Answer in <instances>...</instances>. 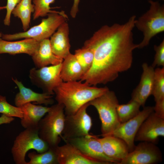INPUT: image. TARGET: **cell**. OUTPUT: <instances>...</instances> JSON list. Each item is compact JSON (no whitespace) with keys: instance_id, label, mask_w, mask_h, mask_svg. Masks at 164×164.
Returning a JSON list of instances; mask_svg holds the SVG:
<instances>
[{"instance_id":"cell-1","label":"cell","mask_w":164,"mask_h":164,"mask_svg":"<svg viewBox=\"0 0 164 164\" xmlns=\"http://www.w3.org/2000/svg\"><path fill=\"white\" fill-rule=\"evenodd\" d=\"M136 17L132 16L124 24L103 26L85 41L84 46L92 50L94 59L81 81L90 86L105 84L131 68L133 51L138 46L134 42L132 32Z\"/></svg>"},{"instance_id":"cell-2","label":"cell","mask_w":164,"mask_h":164,"mask_svg":"<svg viewBox=\"0 0 164 164\" xmlns=\"http://www.w3.org/2000/svg\"><path fill=\"white\" fill-rule=\"evenodd\" d=\"M81 81L63 82L54 90L58 103L63 105L65 115L73 114L85 104L109 90L91 86Z\"/></svg>"},{"instance_id":"cell-3","label":"cell","mask_w":164,"mask_h":164,"mask_svg":"<svg viewBox=\"0 0 164 164\" xmlns=\"http://www.w3.org/2000/svg\"><path fill=\"white\" fill-rule=\"evenodd\" d=\"M65 118L64 106L57 103L50 107L45 116L40 121L38 125L39 135L47 143L49 149L54 150L59 146Z\"/></svg>"},{"instance_id":"cell-4","label":"cell","mask_w":164,"mask_h":164,"mask_svg":"<svg viewBox=\"0 0 164 164\" xmlns=\"http://www.w3.org/2000/svg\"><path fill=\"white\" fill-rule=\"evenodd\" d=\"M149 9L136 19L135 26L142 32L143 39L138 44V48L141 49L149 45L152 38L164 31V6L158 2L151 0Z\"/></svg>"},{"instance_id":"cell-5","label":"cell","mask_w":164,"mask_h":164,"mask_svg":"<svg viewBox=\"0 0 164 164\" xmlns=\"http://www.w3.org/2000/svg\"><path fill=\"white\" fill-rule=\"evenodd\" d=\"M97 110L101 122V135H108L121 123L117 111L119 104L114 92L109 90L89 102Z\"/></svg>"},{"instance_id":"cell-6","label":"cell","mask_w":164,"mask_h":164,"mask_svg":"<svg viewBox=\"0 0 164 164\" xmlns=\"http://www.w3.org/2000/svg\"><path fill=\"white\" fill-rule=\"evenodd\" d=\"M46 18L42 19L38 25L24 32L13 34H2V39L12 41L23 38H32L40 42L49 39L59 26L66 21L67 17L64 12L54 11L49 13Z\"/></svg>"},{"instance_id":"cell-7","label":"cell","mask_w":164,"mask_h":164,"mask_svg":"<svg viewBox=\"0 0 164 164\" xmlns=\"http://www.w3.org/2000/svg\"><path fill=\"white\" fill-rule=\"evenodd\" d=\"M49 149L47 143L39 137L38 128H27L16 137L11 153L15 164H26L25 157L29 151L34 149L37 152L41 153Z\"/></svg>"},{"instance_id":"cell-8","label":"cell","mask_w":164,"mask_h":164,"mask_svg":"<svg viewBox=\"0 0 164 164\" xmlns=\"http://www.w3.org/2000/svg\"><path fill=\"white\" fill-rule=\"evenodd\" d=\"M62 63L39 68H32L29 73L31 82L41 88L43 93L53 95L54 89L63 82L61 76Z\"/></svg>"},{"instance_id":"cell-9","label":"cell","mask_w":164,"mask_h":164,"mask_svg":"<svg viewBox=\"0 0 164 164\" xmlns=\"http://www.w3.org/2000/svg\"><path fill=\"white\" fill-rule=\"evenodd\" d=\"M89 103L80 108L75 114L65 115L62 138L64 141L72 138L88 136L92 125V119L87 112Z\"/></svg>"},{"instance_id":"cell-10","label":"cell","mask_w":164,"mask_h":164,"mask_svg":"<svg viewBox=\"0 0 164 164\" xmlns=\"http://www.w3.org/2000/svg\"><path fill=\"white\" fill-rule=\"evenodd\" d=\"M154 111V107H144L135 117L121 123L108 135H112L123 140L127 144L129 152L134 149L135 138L141 125L147 118Z\"/></svg>"},{"instance_id":"cell-11","label":"cell","mask_w":164,"mask_h":164,"mask_svg":"<svg viewBox=\"0 0 164 164\" xmlns=\"http://www.w3.org/2000/svg\"><path fill=\"white\" fill-rule=\"evenodd\" d=\"M162 161L161 152L155 144L141 142L119 164H155Z\"/></svg>"},{"instance_id":"cell-12","label":"cell","mask_w":164,"mask_h":164,"mask_svg":"<svg viewBox=\"0 0 164 164\" xmlns=\"http://www.w3.org/2000/svg\"><path fill=\"white\" fill-rule=\"evenodd\" d=\"M73 145L86 155L108 164L119 162L108 157L104 153L96 136H88L69 139L65 141Z\"/></svg>"},{"instance_id":"cell-13","label":"cell","mask_w":164,"mask_h":164,"mask_svg":"<svg viewBox=\"0 0 164 164\" xmlns=\"http://www.w3.org/2000/svg\"><path fill=\"white\" fill-rule=\"evenodd\" d=\"M164 136V119L156 115L154 111L144 120L135 135V141L147 142L155 144L159 137Z\"/></svg>"},{"instance_id":"cell-14","label":"cell","mask_w":164,"mask_h":164,"mask_svg":"<svg viewBox=\"0 0 164 164\" xmlns=\"http://www.w3.org/2000/svg\"><path fill=\"white\" fill-rule=\"evenodd\" d=\"M54 150L59 164H108L86 155L68 142Z\"/></svg>"},{"instance_id":"cell-15","label":"cell","mask_w":164,"mask_h":164,"mask_svg":"<svg viewBox=\"0 0 164 164\" xmlns=\"http://www.w3.org/2000/svg\"><path fill=\"white\" fill-rule=\"evenodd\" d=\"M142 67L143 71L140 80L132 93L131 99L138 102L141 106H144L148 98L152 95L155 70L146 63H143Z\"/></svg>"},{"instance_id":"cell-16","label":"cell","mask_w":164,"mask_h":164,"mask_svg":"<svg viewBox=\"0 0 164 164\" xmlns=\"http://www.w3.org/2000/svg\"><path fill=\"white\" fill-rule=\"evenodd\" d=\"M12 80L19 88V91L15 95L14 102L15 106L20 107L24 104L31 102L46 105L53 104L54 101L52 95L43 93H36L31 89L25 87L22 82L16 78Z\"/></svg>"},{"instance_id":"cell-17","label":"cell","mask_w":164,"mask_h":164,"mask_svg":"<svg viewBox=\"0 0 164 164\" xmlns=\"http://www.w3.org/2000/svg\"><path fill=\"white\" fill-rule=\"evenodd\" d=\"M69 33L68 24L66 21L59 26L50 39L53 53L63 60L70 53Z\"/></svg>"},{"instance_id":"cell-18","label":"cell","mask_w":164,"mask_h":164,"mask_svg":"<svg viewBox=\"0 0 164 164\" xmlns=\"http://www.w3.org/2000/svg\"><path fill=\"white\" fill-rule=\"evenodd\" d=\"M97 138L100 142L105 154L110 158L119 162V164L129 152L126 143L118 138L109 135Z\"/></svg>"},{"instance_id":"cell-19","label":"cell","mask_w":164,"mask_h":164,"mask_svg":"<svg viewBox=\"0 0 164 164\" xmlns=\"http://www.w3.org/2000/svg\"><path fill=\"white\" fill-rule=\"evenodd\" d=\"M40 42L32 38L15 41L0 40V54L25 53L32 56L37 50Z\"/></svg>"},{"instance_id":"cell-20","label":"cell","mask_w":164,"mask_h":164,"mask_svg":"<svg viewBox=\"0 0 164 164\" xmlns=\"http://www.w3.org/2000/svg\"><path fill=\"white\" fill-rule=\"evenodd\" d=\"M20 107L23 112L21 124L25 129L38 128L40 121L48 112L50 108L31 103H26Z\"/></svg>"},{"instance_id":"cell-21","label":"cell","mask_w":164,"mask_h":164,"mask_svg":"<svg viewBox=\"0 0 164 164\" xmlns=\"http://www.w3.org/2000/svg\"><path fill=\"white\" fill-rule=\"evenodd\" d=\"M31 56L35 66L38 68L58 64L63 60L53 53L49 39L40 42L37 50Z\"/></svg>"},{"instance_id":"cell-22","label":"cell","mask_w":164,"mask_h":164,"mask_svg":"<svg viewBox=\"0 0 164 164\" xmlns=\"http://www.w3.org/2000/svg\"><path fill=\"white\" fill-rule=\"evenodd\" d=\"M84 75L83 69L74 54L70 53L63 59L61 76L63 82L80 80Z\"/></svg>"},{"instance_id":"cell-23","label":"cell","mask_w":164,"mask_h":164,"mask_svg":"<svg viewBox=\"0 0 164 164\" xmlns=\"http://www.w3.org/2000/svg\"><path fill=\"white\" fill-rule=\"evenodd\" d=\"M32 0H21L12 11V14L15 17L21 20L24 31L29 27L31 15L34 11V5Z\"/></svg>"},{"instance_id":"cell-24","label":"cell","mask_w":164,"mask_h":164,"mask_svg":"<svg viewBox=\"0 0 164 164\" xmlns=\"http://www.w3.org/2000/svg\"><path fill=\"white\" fill-rule=\"evenodd\" d=\"M141 106L138 102L132 99L126 104H118L117 111L120 123L126 122L136 116L140 111Z\"/></svg>"},{"instance_id":"cell-25","label":"cell","mask_w":164,"mask_h":164,"mask_svg":"<svg viewBox=\"0 0 164 164\" xmlns=\"http://www.w3.org/2000/svg\"><path fill=\"white\" fill-rule=\"evenodd\" d=\"M28 156L30 160L26 164H58L54 150L50 149L41 153L33 151L29 153Z\"/></svg>"},{"instance_id":"cell-26","label":"cell","mask_w":164,"mask_h":164,"mask_svg":"<svg viewBox=\"0 0 164 164\" xmlns=\"http://www.w3.org/2000/svg\"><path fill=\"white\" fill-rule=\"evenodd\" d=\"M74 55L81 66L84 74L93 64L94 59L93 51L90 48L83 46L81 48L76 50Z\"/></svg>"},{"instance_id":"cell-27","label":"cell","mask_w":164,"mask_h":164,"mask_svg":"<svg viewBox=\"0 0 164 164\" xmlns=\"http://www.w3.org/2000/svg\"><path fill=\"white\" fill-rule=\"evenodd\" d=\"M155 102L164 99V67L157 68L154 71V81L152 94Z\"/></svg>"},{"instance_id":"cell-28","label":"cell","mask_w":164,"mask_h":164,"mask_svg":"<svg viewBox=\"0 0 164 164\" xmlns=\"http://www.w3.org/2000/svg\"><path fill=\"white\" fill-rule=\"evenodd\" d=\"M0 113L8 116L17 117L20 119L23 112L20 107L14 106L9 103L5 97L0 95Z\"/></svg>"},{"instance_id":"cell-29","label":"cell","mask_w":164,"mask_h":164,"mask_svg":"<svg viewBox=\"0 0 164 164\" xmlns=\"http://www.w3.org/2000/svg\"><path fill=\"white\" fill-rule=\"evenodd\" d=\"M55 0H32L34 7L33 19L36 20L40 17H44L54 11L50 10V5Z\"/></svg>"},{"instance_id":"cell-30","label":"cell","mask_w":164,"mask_h":164,"mask_svg":"<svg viewBox=\"0 0 164 164\" xmlns=\"http://www.w3.org/2000/svg\"><path fill=\"white\" fill-rule=\"evenodd\" d=\"M154 50L155 53L152 66L154 68L156 66H164V40L158 46L155 45Z\"/></svg>"},{"instance_id":"cell-31","label":"cell","mask_w":164,"mask_h":164,"mask_svg":"<svg viewBox=\"0 0 164 164\" xmlns=\"http://www.w3.org/2000/svg\"><path fill=\"white\" fill-rule=\"evenodd\" d=\"M21 0H7L6 6V14L4 20V24L6 26H9L10 23V19L12 12L16 6Z\"/></svg>"},{"instance_id":"cell-32","label":"cell","mask_w":164,"mask_h":164,"mask_svg":"<svg viewBox=\"0 0 164 164\" xmlns=\"http://www.w3.org/2000/svg\"><path fill=\"white\" fill-rule=\"evenodd\" d=\"M155 102L154 112L158 117L164 119V99Z\"/></svg>"},{"instance_id":"cell-33","label":"cell","mask_w":164,"mask_h":164,"mask_svg":"<svg viewBox=\"0 0 164 164\" xmlns=\"http://www.w3.org/2000/svg\"><path fill=\"white\" fill-rule=\"evenodd\" d=\"M80 0H73V2L70 11L72 17L75 18L78 12V6Z\"/></svg>"},{"instance_id":"cell-34","label":"cell","mask_w":164,"mask_h":164,"mask_svg":"<svg viewBox=\"0 0 164 164\" xmlns=\"http://www.w3.org/2000/svg\"><path fill=\"white\" fill-rule=\"evenodd\" d=\"M14 119V117H9L5 114H2L0 117V125L9 124L13 121Z\"/></svg>"},{"instance_id":"cell-35","label":"cell","mask_w":164,"mask_h":164,"mask_svg":"<svg viewBox=\"0 0 164 164\" xmlns=\"http://www.w3.org/2000/svg\"><path fill=\"white\" fill-rule=\"evenodd\" d=\"M6 9V6H0V11L3 9Z\"/></svg>"},{"instance_id":"cell-36","label":"cell","mask_w":164,"mask_h":164,"mask_svg":"<svg viewBox=\"0 0 164 164\" xmlns=\"http://www.w3.org/2000/svg\"><path fill=\"white\" fill-rule=\"evenodd\" d=\"M2 34L1 32H0V40L1 39V38L2 37Z\"/></svg>"}]
</instances>
